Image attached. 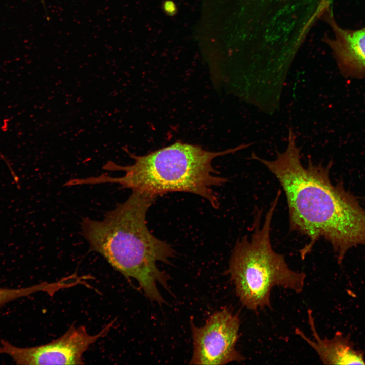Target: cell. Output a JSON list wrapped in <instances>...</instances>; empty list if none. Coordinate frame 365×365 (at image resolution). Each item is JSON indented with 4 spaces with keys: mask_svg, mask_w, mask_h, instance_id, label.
Masks as SVG:
<instances>
[{
    "mask_svg": "<svg viewBox=\"0 0 365 365\" xmlns=\"http://www.w3.org/2000/svg\"><path fill=\"white\" fill-rule=\"evenodd\" d=\"M301 149L289 129L288 143L275 159L267 160L252 153L251 159L263 164L283 188L288 208L289 228L309 239L300 251L304 259L323 238L331 244L339 264L351 248L365 245V210L342 182L332 183L331 165L301 161Z\"/></svg>",
    "mask_w": 365,
    "mask_h": 365,
    "instance_id": "obj_1",
    "label": "cell"
},
{
    "mask_svg": "<svg viewBox=\"0 0 365 365\" xmlns=\"http://www.w3.org/2000/svg\"><path fill=\"white\" fill-rule=\"evenodd\" d=\"M157 197L132 191L125 202L107 211L103 220L84 218L81 225L90 251L101 255L125 278L136 280L145 297L161 305L166 302L157 284L169 291L170 277L158 268L157 263L170 264L175 251L148 229L147 213Z\"/></svg>",
    "mask_w": 365,
    "mask_h": 365,
    "instance_id": "obj_2",
    "label": "cell"
},
{
    "mask_svg": "<svg viewBox=\"0 0 365 365\" xmlns=\"http://www.w3.org/2000/svg\"><path fill=\"white\" fill-rule=\"evenodd\" d=\"M241 144L221 152L205 150L200 146L176 142L147 155L137 156L125 150L134 163L123 166L108 161L103 167L110 171L124 172L121 177L105 174L79 178L81 185L111 183L122 188L140 191L156 196L169 192H184L199 195L214 208L219 207L217 195L212 189L227 181L217 176L212 167L213 159L251 145Z\"/></svg>",
    "mask_w": 365,
    "mask_h": 365,
    "instance_id": "obj_3",
    "label": "cell"
},
{
    "mask_svg": "<svg viewBox=\"0 0 365 365\" xmlns=\"http://www.w3.org/2000/svg\"><path fill=\"white\" fill-rule=\"evenodd\" d=\"M281 195L279 191L261 226L262 211L257 209L251 238L238 240L225 271L235 285L236 294L247 309L271 308L270 293L274 286L301 293L306 277L289 268L284 256L273 249L270 240L271 222Z\"/></svg>",
    "mask_w": 365,
    "mask_h": 365,
    "instance_id": "obj_4",
    "label": "cell"
},
{
    "mask_svg": "<svg viewBox=\"0 0 365 365\" xmlns=\"http://www.w3.org/2000/svg\"><path fill=\"white\" fill-rule=\"evenodd\" d=\"M190 324L193 351L190 364H226L245 360L236 349L240 320L229 309L215 312L202 326L195 325L192 318Z\"/></svg>",
    "mask_w": 365,
    "mask_h": 365,
    "instance_id": "obj_5",
    "label": "cell"
},
{
    "mask_svg": "<svg viewBox=\"0 0 365 365\" xmlns=\"http://www.w3.org/2000/svg\"><path fill=\"white\" fill-rule=\"evenodd\" d=\"M112 323L94 335H90L84 326L72 325L58 339L31 347H19L2 340L0 353L9 355L16 364L21 365L83 364L84 353L108 333Z\"/></svg>",
    "mask_w": 365,
    "mask_h": 365,
    "instance_id": "obj_6",
    "label": "cell"
},
{
    "mask_svg": "<svg viewBox=\"0 0 365 365\" xmlns=\"http://www.w3.org/2000/svg\"><path fill=\"white\" fill-rule=\"evenodd\" d=\"M322 18L330 25L334 36H325L323 41L332 50L341 74L352 78L365 77V26L356 30L340 27L330 7Z\"/></svg>",
    "mask_w": 365,
    "mask_h": 365,
    "instance_id": "obj_7",
    "label": "cell"
},
{
    "mask_svg": "<svg viewBox=\"0 0 365 365\" xmlns=\"http://www.w3.org/2000/svg\"><path fill=\"white\" fill-rule=\"evenodd\" d=\"M308 323L313 340L308 338L298 328L295 333L311 346L324 364H364V352L356 350L349 336L337 332L332 339H322L316 329L312 311H307Z\"/></svg>",
    "mask_w": 365,
    "mask_h": 365,
    "instance_id": "obj_8",
    "label": "cell"
},
{
    "mask_svg": "<svg viewBox=\"0 0 365 365\" xmlns=\"http://www.w3.org/2000/svg\"><path fill=\"white\" fill-rule=\"evenodd\" d=\"M51 289V284L47 282L21 288H0V307L15 299L36 292L42 291L49 293Z\"/></svg>",
    "mask_w": 365,
    "mask_h": 365,
    "instance_id": "obj_9",
    "label": "cell"
},
{
    "mask_svg": "<svg viewBox=\"0 0 365 365\" xmlns=\"http://www.w3.org/2000/svg\"><path fill=\"white\" fill-rule=\"evenodd\" d=\"M162 8L164 12L168 16H173L177 12L175 3L172 0H166L163 3Z\"/></svg>",
    "mask_w": 365,
    "mask_h": 365,
    "instance_id": "obj_10",
    "label": "cell"
}]
</instances>
